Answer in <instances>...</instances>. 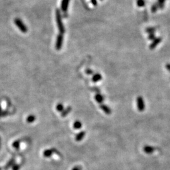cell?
I'll use <instances>...</instances> for the list:
<instances>
[{
	"instance_id": "6da1fadb",
	"label": "cell",
	"mask_w": 170,
	"mask_h": 170,
	"mask_svg": "<svg viewBox=\"0 0 170 170\" xmlns=\"http://www.w3.org/2000/svg\"><path fill=\"white\" fill-rule=\"evenodd\" d=\"M56 22H57V25L58 28H59V30L60 32V33L61 34H63L65 32V28H64V25H63L62 22V19H61V16H60V11L59 10H56Z\"/></svg>"
},
{
	"instance_id": "7a4b0ae2",
	"label": "cell",
	"mask_w": 170,
	"mask_h": 170,
	"mask_svg": "<svg viewBox=\"0 0 170 170\" xmlns=\"http://www.w3.org/2000/svg\"><path fill=\"white\" fill-rule=\"evenodd\" d=\"M15 24L18 27V28L20 30V31H22L23 33H26L27 32V27L20 18H15Z\"/></svg>"
},
{
	"instance_id": "3957f363",
	"label": "cell",
	"mask_w": 170,
	"mask_h": 170,
	"mask_svg": "<svg viewBox=\"0 0 170 170\" xmlns=\"http://www.w3.org/2000/svg\"><path fill=\"white\" fill-rule=\"evenodd\" d=\"M137 109L139 112H143L145 110V103L142 96H139L137 98Z\"/></svg>"
},
{
	"instance_id": "277c9868",
	"label": "cell",
	"mask_w": 170,
	"mask_h": 170,
	"mask_svg": "<svg viewBox=\"0 0 170 170\" xmlns=\"http://www.w3.org/2000/svg\"><path fill=\"white\" fill-rule=\"evenodd\" d=\"M162 40L161 37H157L155 39L153 40V42L151 44V45L149 46V49L150 50H154L155 49L156 47L161 43Z\"/></svg>"
},
{
	"instance_id": "5b68a950",
	"label": "cell",
	"mask_w": 170,
	"mask_h": 170,
	"mask_svg": "<svg viewBox=\"0 0 170 170\" xmlns=\"http://www.w3.org/2000/svg\"><path fill=\"white\" fill-rule=\"evenodd\" d=\"M63 42V37L62 34L59 35L57 37V40L56 44V47L57 50H60L61 49L62 46Z\"/></svg>"
},
{
	"instance_id": "8992f818",
	"label": "cell",
	"mask_w": 170,
	"mask_h": 170,
	"mask_svg": "<svg viewBox=\"0 0 170 170\" xmlns=\"http://www.w3.org/2000/svg\"><path fill=\"white\" fill-rule=\"evenodd\" d=\"M156 150L155 148L154 147L151 146V145H145L143 147V151L144 152H145L147 154H152L153 153H154V151Z\"/></svg>"
},
{
	"instance_id": "52a82bcc",
	"label": "cell",
	"mask_w": 170,
	"mask_h": 170,
	"mask_svg": "<svg viewBox=\"0 0 170 170\" xmlns=\"http://www.w3.org/2000/svg\"><path fill=\"white\" fill-rule=\"evenodd\" d=\"M70 0H62L61 3V9L64 12H66L68 10V5Z\"/></svg>"
},
{
	"instance_id": "ba28073f",
	"label": "cell",
	"mask_w": 170,
	"mask_h": 170,
	"mask_svg": "<svg viewBox=\"0 0 170 170\" xmlns=\"http://www.w3.org/2000/svg\"><path fill=\"white\" fill-rule=\"evenodd\" d=\"M100 108H101V110H102L105 113H106V114H107V115L111 114V113H112L111 110H110V108H109L108 106H107V105H101V106H100Z\"/></svg>"
},
{
	"instance_id": "9c48e42d",
	"label": "cell",
	"mask_w": 170,
	"mask_h": 170,
	"mask_svg": "<svg viewBox=\"0 0 170 170\" xmlns=\"http://www.w3.org/2000/svg\"><path fill=\"white\" fill-rule=\"evenodd\" d=\"M95 100H96V101H97L98 103H101L103 102V96H101L100 94H97V95H96V96H95Z\"/></svg>"
},
{
	"instance_id": "30bf717a",
	"label": "cell",
	"mask_w": 170,
	"mask_h": 170,
	"mask_svg": "<svg viewBox=\"0 0 170 170\" xmlns=\"http://www.w3.org/2000/svg\"><path fill=\"white\" fill-rule=\"evenodd\" d=\"M85 136V132H80L79 134H78V135L76 137V140L77 141H80L83 139V138L84 137V136Z\"/></svg>"
},
{
	"instance_id": "8fae6325",
	"label": "cell",
	"mask_w": 170,
	"mask_h": 170,
	"mask_svg": "<svg viewBox=\"0 0 170 170\" xmlns=\"http://www.w3.org/2000/svg\"><path fill=\"white\" fill-rule=\"evenodd\" d=\"M101 79V76L100 74H96L93 77V81L98 82Z\"/></svg>"
},
{
	"instance_id": "7c38bea8",
	"label": "cell",
	"mask_w": 170,
	"mask_h": 170,
	"mask_svg": "<svg viewBox=\"0 0 170 170\" xmlns=\"http://www.w3.org/2000/svg\"><path fill=\"white\" fill-rule=\"evenodd\" d=\"M52 152H53V150H51V149H47V150H46L44 152V156L46 158H48V157L51 156L52 154Z\"/></svg>"
},
{
	"instance_id": "4fadbf2b",
	"label": "cell",
	"mask_w": 170,
	"mask_h": 170,
	"mask_svg": "<svg viewBox=\"0 0 170 170\" xmlns=\"http://www.w3.org/2000/svg\"><path fill=\"white\" fill-rule=\"evenodd\" d=\"M166 0H158V5L159 6V8L163 9L164 6V3H165Z\"/></svg>"
},
{
	"instance_id": "5bb4252c",
	"label": "cell",
	"mask_w": 170,
	"mask_h": 170,
	"mask_svg": "<svg viewBox=\"0 0 170 170\" xmlns=\"http://www.w3.org/2000/svg\"><path fill=\"white\" fill-rule=\"evenodd\" d=\"M155 31H156V28L154 27H149L145 29V32H146L147 33H149V34H150V33H154Z\"/></svg>"
},
{
	"instance_id": "9a60e30c",
	"label": "cell",
	"mask_w": 170,
	"mask_h": 170,
	"mask_svg": "<svg viewBox=\"0 0 170 170\" xmlns=\"http://www.w3.org/2000/svg\"><path fill=\"white\" fill-rule=\"evenodd\" d=\"M81 123L80 122H79V121H76V122H74V127L76 129H80L81 127Z\"/></svg>"
},
{
	"instance_id": "2e32d148",
	"label": "cell",
	"mask_w": 170,
	"mask_h": 170,
	"mask_svg": "<svg viewBox=\"0 0 170 170\" xmlns=\"http://www.w3.org/2000/svg\"><path fill=\"white\" fill-rule=\"evenodd\" d=\"M35 120V117L33 115L28 116L27 118V122H28V123H32Z\"/></svg>"
},
{
	"instance_id": "e0dca14e",
	"label": "cell",
	"mask_w": 170,
	"mask_h": 170,
	"mask_svg": "<svg viewBox=\"0 0 170 170\" xmlns=\"http://www.w3.org/2000/svg\"><path fill=\"white\" fill-rule=\"evenodd\" d=\"M159 8V6H158V3H156V4H154V5L152 6V8H151V11L153 13H155L156 12L157 10H158V9Z\"/></svg>"
},
{
	"instance_id": "ac0fdd59",
	"label": "cell",
	"mask_w": 170,
	"mask_h": 170,
	"mask_svg": "<svg viewBox=\"0 0 170 170\" xmlns=\"http://www.w3.org/2000/svg\"><path fill=\"white\" fill-rule=\"evenodd\" d=\"M137 5L139 7H142L145 5V3H144V0H137Z\"/></svg>"
},
{
	"instance_id": "d6986e66",
	"label": "cell",
	"mask_w": 170,
	"mask_h": 170,
	"mask_svg": "<svg viewBox=\"0 0 170 170\" xmlns=\"http://www.w3.org/2000/svg\"><path fill=\"white\" fill-rule=\"evenodd\" d=\"M70 111H71V108L68 107V109H66V110H64V111H63L62 113V117H64V116L67 115L69 113V112Z\"/></svg>"
},
{
	"instance_id": "ffe728a7",
	"label": "cell",
	"mask_w": 170,
	"mask_h": 170,
	"mask_svg": "<svg viewBox=\"0 0 170 170\" xmlns=\"http://www.w3.org/2000/svg\"><path fill=\"white\" fill-rule=\"evenodd\" d=\"M155 38H156V36H155V34H154V33H150V34L149 35V36H148V39L151 40H154Z\"/></svg>"
},
{
	"instance_id": "44dd1931",
	"label": "cell",
	"mask_w": 170,
	"mask_h": 170,
	"mask_svg": "<svg viewBox=\"0 0 170 170\" xmlns=\"http://www.w3.org/2000/svg\"><path fill=\"white\" fill-rule=\"evenodd\" d=\"M57 110L59 112H62L64 110V107H63V105L62 104H59V105H57Z\"/></svg>"
},
{
	"instance_id": "7402d4cb",
	"label": "cell",
	"mask_w": 170,
	"mask_h": 170,
	"mask_svg": "<svg viewBox=\"0 0 170 170\" xmlns=\"http://www.w3.org/2000/svg\"><path fill=\"white\" fill-rule=\"evenodd\" d=\"M13 147H15V148L18 149V148L19 147V146H20V142L18 141H15V142L13 143Z\"/></svg>"
},
{
	"instance_id": "603a6c76",
	"label": "cell",
	"mask_w": 170,
	"mask_h": 170,
	"mask_svg": "<svg viewBox=\"0 0 170 170\" xmlns=\"http://www.w3.org/2000/svg\"><path fill=\"white\" fill-rule=\"evenodd\" d=\"M20 169V166L19 165H14L13 170H19Z\"/></svg>"
},
{
	"instance_id": "cb8c5ba5",
	"label": "cell",
	"mask_w": 170,
	"mask_h": 170,
	"mask_svg": "<svg viewBox=\"0 0 170 170\" xmlns=\"http://www.w3.org/2000/svg\"><path fill=\"white\" fill-rule=\"evenodd\" d=\"M13 159H12V160H11V161H10V163H8V165L6 166V168H8V166L10 167V166H11V164H13Z\"/></svg>"
},
{
	"instance_id": "d4e9b609",
	"label": "cell",
	"mask_w": 170,
	"mask_h": 170,
	"mask_svg": "<svg viewBox=\"0 0 170 170\" xmlns=\"http://www.w3.org/2000/svg\"><path fill=\"white\" fill-rule=\"evenodd\" d=\"M166 69L170 72V64H167L166 65Z\"/></svg>"
},
{
	"instance_id": "484cf974",
	"label": "cell",
	"mask_w": 170,
	"mask_h": 170,
	"mask_svg": "<svg viewBox=\"0 0 170 170\" xmlns=\"http://www.w3.org/2000/svg\"><path fill=\"white\" fill-rule=\"evenodd\" d=\"M86 73H87L88 74H91L93 73V72L91 70H89V69H88V70H86Z\"/></svg>"
},
{
	"instance_id": "4316f807",
	"label": "cell",
	"mask_w": 170,
	"mask_h": 170,
	"mask_svg": "<svg viewBox=\"0 0 170 170\" xmlns=\"http://www.w3.org/2000/svg\"><path fill=\"white\" fill-rule=\"evenodd\" d=\"M73 170H81V168H79V166H76L73 168Z\"/></svg>"
},
{
	"instance_id": "83f0119b",
	"label": "cell",
	"mask_w": 170,
	"mask_h": 170,
	"mask_svg": "<svg viewBox=\"0 0 170 170\" xmlns=\"http://www.w3.org/2000/svg\"><path fill=\"white\" fill-rule=\"evenodd\" d=\"M1 107H0V115H1Z\"/></svg>"
}]
</instances>
